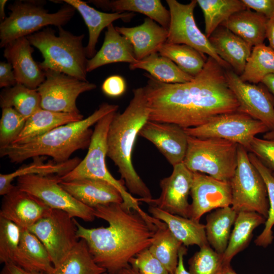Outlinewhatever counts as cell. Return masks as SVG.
Here are the masks:
<instances>
[{
  "instance_id": "6da1fadb",
  "label": "cell",
  "mask_w": 274,
  "mask_h": 274,
  "mask_svg": "<svg viewBox=\"0 0 274 274\" xmlns=\"http://www.w3.org/2000/svg\"><path fill=\"white\" fill-rule=\"evenodd\" d=\"M145 75L148 80L143 88L150 110L149 121L193 128L239 108L228 85L225 69L210 56L201 72L189 82L165 83Z\"/></svg>"
},
{
  "instance_id": "7a4b0ae2",
  "label": "cell",
  "mask_w": 274,
  "mask_h": 274,
  "mask_svg": "<svg viewBox=\"0 0 274 274\" xmlns=\"http://www.w3.org/2000/svg\"><path fill=\"white\" fill-rule=\"evenodd\" d=\"M95 217L107 221V227L87 228L75 219L77 236L85 241L95 262L110 274H117L129 261L152 244L163 222L148 214L127 210L122 203L94 208Z\"/></svg>"
},
{
  "instance_id": "3957f363",
  "label": "cell",
  "mask_w": 274,
  "mask_h": 274,
  "mask_svg": "<svg viewBox=\"0 0 274 274\" xmlns=\"http://www.w3.org/2000/svg\"><path fill=\"white\" fill-rule=\"evenodd\" d=\"M133 97L121 113L116 112L107 136V156L117 166L118 172L131 195L145 202L152 198L151 192L133 167V147L140 131L149 121L150 110L143 87L133 91Z\"/></svg>"
},
{
  "instance_id": "277c9868",
  "label": "cell",
  "mask_w": 274,
  "mask_h": 274,
  "mask_svg": "<svg viewBox=\"0 0 274 274\" xmlns=\"http://www.w3.org/2000/svg\"><path fill=\"white\" fill-rule=\"evenodd\" d=\"M118 109V105L102 103L81 120L57 127L23 144L0 147V156H6L13 163L44 156L52 157L56 163L66 162L75 151L88 148L93 131L90 127Z\"/></svg>"
},
{
  "instance_id": "5b68a950",
  "label": "cell",
  "mask_w": 274,
  "mask_h": 274,
  "mask_svg": "<svg viewBox=\"0 0 274 274\" xmlns=\"http://www.w3.org/2000/svg\"><path fill=\"white\" fill-rule=\"evenodd\" d=\"M58 33L50 27L30 35L26 38L31 45L42 53L44 60L39 64L44 71L53 70L80 80H87L84 34L76 35L58 27Z\"/></svg>"
},
{
  "instance_id": "8992f818",
  "label": "cell",
  "mask_w": 274,
  "mask_h": 274,
  "mask_svg": "<svg viewBox=\"0 0 274 274\" xmlns=\"http://www.w3.org/2000/svg\"><path fill=\"white\" fill-rule=\"evenodd\" d=\"M44 1H17L9 5L10 13L0 24V47L39 31L44 27H62L75 14L76 9L65 3L57 12L49 13Z\"/></svg>"
},
{
  "instance_id": "52a82bcc",
  "label": "cell",
  "mask_w": 274,
  "mask_h": 274,
  "mask_svg": "<svg viewBox=\"0 0 274 274\" xmlns=\"http://www.w3.org/2000/svg\"><path fill=\"white\" fill-rule=\"evenodd\" d=\"M116 112H111L100 119L96 124L83 160L71 171L59 176L63 181H70L84 178H92L107 181L121 193L123 206L127 210H135L143 215L147 213L142 210L138 198L128 191L124 181L116 179L109 171L106 163L107 153V136L110 124Z\"/></svg>"
},
{
  "instance_id": "ba28073f",
  "label": "cell",
  "mask_w": 274,
  "mask_h": 274,
  "mask_svg": "<svg viewBox=\"0 0 274 274\" xmlns=\"http://www.w3.org/2000/svg\"><path fill=\"white\" fill-rule=\"evenodd\" d=\"M238 145L219 138H198L188 135L183 163L191 172L230 182L237 164Z\"/></svg>"
},
{
  "instance_id": "9c48e42d",
  "label": "cell",
  "mask_w": 274,
  "mask_h": 274,
  "mask_svg": "<svg viewBox=\"0 0 274 274\" xmlns=\"http://www.w3.org/2000/svg\"><path fill=\"white\" fill-rule=\"evenodd\" d=\"M229 182L232 194L231 207L237 213L254 212L267 218L269 202L265 182L251 163L248 151L239 145L236 168Z\"/></svg>"
},
{
  "instance_id": "30bf717a",
  "label": "cell",
  "mask_w": 274,
  "mask_h": 274,
  "mask_svg": "<svg viewBox=\"0 0 274 274\" xmlns=\"http://www.w3.org/2000/svg\"><path fill=\"white\" fill-rule=\"evenodd\" d=\"M28 229L43 244L55 268L63 262L80 239L75 218L57 209H51Z\"/></svg>"
},
{
  "instance_id": "8fae6325",
  "label": "cell",
  "mask_w": 274,
  "mask_h": 274,
  "mask_svg": "<svg viewBox=\"0 0 274 274\" xmlns=\"http://www.w3.org/2000/svg\"><path fill=\"white\" fill-rule=\"evenodd\" d=\"M59 175H28L16 179V186L37 197L52 209L67 213L73 218L91 222L96 218L94 208L80 202L60 185Z\"/></svg>"
},
{
  "instance_id": "7c38bea8",
  "label": "cell",
  "mask_w": 274,
  "mask_h": 274,
  "mask_svg": "<svg viewBox=\"0 0 274 274\" xmlns=\"http://www.w3.org/2000/svg\"><path fill=\"white\" fill-rule=\"evenodd\" d=\"M184 130L189 136L226 140L242 146L247 151L254 137L269 131L263 123L238 110L216 116L202 125Z\"/></svg>"
},
{
  "instance_id": "4fadbf2b",
  "label": "cell",
  "mask_w": 274,
  "mask_h": 274,
  "mask_svg": "<svg viewBox=\"0 0 274 274\" xmlns=\"http://www.w3.org/2000/svg\"><path fill=\"white\" fill-rule=\"evenodd\" d=\"M169 7L170 19L166 43L184 44L214 59L225 70L230 66L216 53L209 39L196 25L194 10L196 0L183 4L176 0H166Z\"/></svg>"
},
{
  "instance_id": "5bb4252c",
  "label": "cell",
  "mask_w": 274,
  "mask_h": 274,
  "mask_svg": "<svg viewBox=\"0 0 274 274\" xmlns=\"http://www.w3.org/2000/svg\"><path fill=\"white\" fill-rule=\"evenodd\" d=\"M45 80L37 89L41 108L53 112L80 113L76 105L82 93L93 90L96 85L88 81L53 70H46Z\"/></svg>"
},
{
  "instance_id": "9a60e30c",
  "label": "cell",
  "mask_w": 274,
  "mask_h": 274,
  "mask_svg": "<svg viewBox=\"0 0 274 274\" xmlns=\"http://www.w3.org/2000/svg\"><path fill=\"white\" fill-rule=\"evenodd\" d=\"M228 85L239 105L238 111L244 112L274 130V100L270 94L259 85L243 81L232 69L225 70Z\"/></svg>"
},
{
  "instance_id": "2e32d148",
  "label": "cell",
  "mask_w": 274,
  "mask_h": 274,
  "mask_svg": "<svg viewBox=\"0 0 274 274\" xmlns=\"http://www.w3.org/2000/svg\"><path fill=\"white\" fill-rule=\"evenodd\" d=\"M193 172L183 162L173 166L170 175L160 180L161 193L157 198L145 201L150 205L174 215L190 218V194Z\"/></svg>"
},
{
  "instance_id": "e0dca14e",
  "label": "cell",
  "mask_w": 274,
  "mask_h": 274,
  "mask_svg": "<svg viewBox=\"0 0 274 274\" xmlns=\"http://www.w3.org/2000/svg\"><path fill=\"white\" fill-rule=\"evenodd\" d=\"M190 195V218L198 221L202 216L214 209L231 205L230 182L200 173H193Z\"/></svg>"
},
{
  "instance_id": "ac0fdd59",
  "label": "cell",
  "mask_w": 274,
  "mask_h": 274,
  "mask_svg": "<svg viewBox=\"0 0 274 274\" xmlns=\"http://www.w3.org/2000/svg\"><path fill=\"white\" fill-rule=\"evenodd\" d=\"M139 135L151 142L173 166L183 162L188 146V135L181 126L149 120Z\"/></svg>"
},
{
  "instance_id": "d6986e66",
  "label": "cell",
  "mask_w": 274,
  "mask_h": 274,
  "mask_svg": "<svg viewBox=\"0 0 274 274\" xmlns=\"http://www.w3.org/2000/svg\"><path fill=\"white\" fill-rule=\"evenodd\" d=\"M51 209L39 198L15 186L3 196L0 217L28 229Z\"/></svg>"
},
{
  "instance_id": "ffe728a7",
  "label": "cell",
  "mask_w": 274,
  "mask_h": 274,
  "mask_svg": "<svg viewBox=\"0 0 274 274\" xmlns=\"http://www.w3.org/2000/svg\"><path fill=\"white\" fill-rule=\"evenodd\" d=\"M32 47L26 37L20 38L4 47V56L11 64L17 83L37 89L45 80V73L32 57Z\"/></svg>"
},
{
  "instance_id": "44dd1931",
  "label": "cell",
  "mask_w": 274,
  "mask_h": 274,
  "mask_svg": "<svg viewBox=\"0 0 274 274\" xmlns=\"http://www.w3.org/2000/svg\"><path fill=\"white\" fill-rule=\"evenodd\" d=\"M59 183L75 199L92 208L123 202L122 195L118 189L102 180L84 178L70 181L60 180Z\"/></svg>"
},
{
  "instance_id": "7402d4cb",
  "label": "cell",
  "mask_w": 274,
  "mask_h": 274,
  "mask_svg": "<svg viewBox=\"0 0 274 274\" xmlns=\"http://www.w3.org/2000/svg\"><path fill=\"white\" fill-rule=\"evenodd\" d=\"M115 28L130 42L138 60L158 52L160 47L166 42L168 36L167 29L148 17L140 25L131 27L115 26Z\"/></svg>"
},
{
  "instance_id": "603a6c76",
  "label": "cell",
  "mask_w": 274,
  "mask_h": 274,
  "mask_svg": "<svg viewBox=\"0 0 274 274\" xmlns=\"http://www.w3.org/2000/svg\"><path fill=\"white\" fill-rule=\"evenodd\" d=\"M209 40L217 55L240 76L251 53L252 46L222 25L213 32Z\"/></svg>"
},
{
  "instance_id": "cb8c5ba5",
  "label": "cell",
  "mask_w": 274,
  "mask_h": 274,
  "mask_svg": "<svg viewBox=\"0 0 274 274\" xmlns=\"http://www.w3.org/2000/svg\"><path fill=\"white\" fill-rule=\"evenodd\" d=\"M137 61L130 42L112 23L107 28L101 48L92 58L88 59L87 72H91L108 64L126 62L130 64Z\"/></svg>"
},
{
  "instance_id": "d4e9b609",
  "label": "cell",
  "mask_w": 274,
  "mask_h": 274,
  "mask_svg": "<svg viewBox=\"0 0 274 274\" xmlns=\"http://www.w3.org/2000/svg\"><path fill=\"white\" fill-rule=\"evenodd\" d=\"M62 2L73 6L78 11L87 26L89 40L85 49L88 59L92 58L96 53V46L98 39L105 28H107L116 20L128 21L134 16L132 12H102L81 0H64Z\"/></svg>"
},
{
  "instance_id": "484cf974",
  "label": "cell",
  "mask_w": 274,
  "mask_h": 274,
  "mask_svg": "<svg viewBox=\"0 0 274 274\" xmlns=\"http://www.w3.org/2000/svg\"><path fill=\"white\" fill-rule=\"evenodd\" d=\"M148 211L153 217L164 222L184 246L197 245L200 248L209 245L205 225L199 221L172 214L152 205H150Z\"/></svg>"
},
{
  "instance_id": "4316f807",
  "label": "cell",
  "mask_w": 274,
  "mask_h": 274,
  "mask_svg": "<svg viewBox=\"0 0 274 274\" xmlns=\"http://www.w3.org/2000/svg\"><path fill=\"white\" fill-rule=\"evenodd\" d=\"M12 263L26 270L42 272L45 274H51L54 270L43 244L26 228H22L19 248Z\"/></svg>"
},
{
  "instance_id": "83f0119b",
  "label": "cell",
  "mask_w": 274,
  "mask_h": 274,
  "mask_svg": "<svg viewBox=\"0 0 274 274\" xmlns=\"http://www.w3.org/2000/svg\"><path fill=\"white\" fill-rule=\"evenodd\" d=\"M83 118L81 113L56 112L40 108L27 119L22 132L12 144L24 143L57 127Z\"/></svg>"
},
{
  "instance_id": "f1b7e54d",
  "label": "cell",
  "mask_w": 274,
  "mask_h": 274,
  "mask_svg": "<svg viewBox=\"0 0 274 274\" xmlns=\"http://www.w3.org/2000/svg\"><path fill=\"white\" fill-rule=\"evenodd\" d=\"M268 20L264 15L246 9L233 14L221 25L254 47L264 44Z\"/></svg>"
},
{
  "instance_id": "f546056e",
  "label": "cell",
  "mask_w": 274,
  "mask_h": 274,
  "mask_svg": "<svg viewBox=\"0 0 274 274\" xmlns=\"http://www.w3.org/2000/svg\"><path fill=\"white\" fill-rule=\"evenodd\" d=\"M91 3L98 8L113 12H137L152 19L168 30L170 12L159 0H92Z\"/></svg>"
},
{
  "instance_id": "4dcf8cb0",
  "label": "cell",
  "mask_w": 274,
  "mask_h": 274,
  "mask_svg": "<svg viewBox=\"0 0 274 274\" xmlns=\"http://www.w3.org/2000/svg\"><path fill=\"white\" fill-rule=\"evenodd\" d=\"M266 219L254 212L237 213L227 248L223 254L225 265L230 264L234 256L244 250L251 241L254 230L265 223Z\"/></svg>"
},
{
  "instance_id": "1f68e13d",
  "label": "cell",
  "mask_w": 274,
  "mask_h": 274,
  "mask_svg": "<svg viewBox=\"0 0 274 274\" xmlns=\"http://www.w3.org/2000/svg\"><path fill=\"white\" fill-rule=\"evenodd\" d=\"M237 213L231 206L216 209L206 217L205 231L209 244L219 254L225 252Z\"/></svg>"
},
{
  "instance_id": "d6a6232c",
  "label": "cell",
  "mask_w": 274,
  "mask_h": 274,
  "mask_svg": "<svg viewBox=\"0 0 274 274\" xmlns=\"http://www.w3.org/2000/svg\"><path fill=\"white\" fill-rule=\"evenodd\" d=\"M130 70L142 69L157 80L165 83H183L191 81L193 77L182 71L173 61L153 53L129 65Z\"/></svg>"
},
{
  "instance_id": "836d02e7",
  "label": "cell",
  "mask_w": 274,
  "mask_h": 274,
  "mask_svg": "<svg viewBox=\"0 0 274 274\" xmlns=\"http://www.w3.org/2000/svg\"><path fill=\"white\" fill-rule=\"evenodd\" d=\"M34 158L36 159L35 161L21 167L12 173L0 174L1 195H5L14 188L15 186L12 184V182L14 179L28 175L57 174L62 176L73 170L81 161L80 158L75 157L62 163L54 162L45 163L42 161V158L40 157Z\"/></svg>"
},
{
  "instance_id": "e575fe53",
  "label": "cell",
  "mask_w": 274,
  "mask_h": 274,
  "mask_svg": "<svg viewBox=\"0 0 274 274\" xmlns=\"http://www.w3.org/2000/svg\"><path fill=\"white\" fill-rule=\"evenodd\" d=\"M41 96L37 89L17 83L3 89L0 94L2 109L12 108L27 119L41 107Z\"/></svg>"
},
{
  "instance_id": "d590c367",
  "label": "cell",
  "mask_w": 274,
  "mask_h": 274,
  "mask_svg": "<svg viewBox=\"0 0 274 274\" xmlns=\"http://www.w3.org/2000/svg\"><path fill=\"white\" fill-rule=\"evenodd\" d=\"M158 52L173 61L182 71L193 77L203 68L208 57L195 49L184 44L165 43Z\"/></svg>"
},
{
  "instance_id": "8d00e7d4",
  "label": "cell",
  "mask_w": 274,
  "mask_h": 274,
  "mask_svg": "<svg viewBox=\"0 0 274 274\" xmlns=\"http://www.w3.org/2000/svg\"><path fill=\"white\" fill-rule=\"evenodd\" d=\"M204 18L205 35L213 32L233 14L247 9L242 0H196Z\"/></svg>"
},
{
  "instance_id": "74e56055",
  "label": "cell",
  "mask_w": 274,
  "mask_h": 274,
  "mask_svg": "<svg viewBox=\"0 0 274 274\" xmlns=\"http://www.w3.org/2000/svg\"><path fill=\"white\" fill-rule=\"evenodd\" d=\"M106 269L98 265L85 240L80 239L71 252L51 274H102Z\"/></svg>"
},
{
  "instance_id": "f35d334b",
  "label": "cell",
  "mask_w": 274,
  "mask_h": 274,
  "mask_svg": "<svg viewBox=\"0 0 274 274\" xmlns=\"http://www.w3.org/2000/svg\"><path fill=\"white\" fill-rule=\"evenodd\" d=\"M271 74H274V51L262 44L253 47L244 70L239 76L244 82L257 84Z\"/></svg>"
},
{
  "instance_id": "ab89813d",
  "label": "cell",
  "mask_w": 274,
  "mask_h": 274,
  "mask_svg": "<svg viewBox=\"0 0 274 274\" xmlns=\"http://www.w3.org/2000/svg\"><path fill=\"white\" fill-rule=\"evenodd\" d=\"M183 245L165 224L156 230L148 249L172 273L177 267L179 251Z\"/></svg>"
},
{
  "instance_id": "60d3db41",
  "label": "cell",
  "mask_w": 274,
  "mask_h": 274,
  "mask_svg": "<svg viewBox=\"0 0 274 274\" xmlns=\"http://www.w3.org/2000/svg\"><path fill=\"white\" fill-rule=\"evenodd\" d=\"M248 155L251 163L262 176L267 191L269 202L268 216L264 223V228L254 241L256 245L265 248L272 243L273 239L272 229L274 225V177L272 172L254 154L249 152Z\"/></svg>"
},
{
  "instance_id": "b9f144b4",
  "label": "cell",
  "mask_w": 274,
  "mask_h": 274,
  "mask_svg": "<svg viewBox=\"0 0 274 274\" xmlns=\"http://www.w3.org/2000/svg\"><path fill=\"white\" fill-rule=\"evenodd\" d=\"M191 274H222L224 266L223 255L210 245L200 248L188 261Z\"/></svg>"
},
{
  "instance_id": "7bdbcfd3",
  "label": "cell",
  "mask_w": 274,
  "mask_h": 274,
  "mask_svg": "<svg viewBox=\"0 0 274 274\" xmlns=\"http://www.w3.org/2000/svg\"><path fill=\"white\" fill-rule=\"evenodd\" d=\"M22 228L11 221L0 217V262H13L19 248Z\"/></svg>"
},
{
  "instance_id": "ee69618b",
  "label": "cell",
  "mask_w": 274,
  "mask_h": 274,
  "mask_svg": "<svg viewBox=\"0 0 274 274\" xmlns=\"http://www.w3.org/2000/svg\"><path fill=\"white\" fill-rule=\"evenodd\" d=\"M27 119L12 108L2 109L0 120V147L12 144L22 132Z\"/></svg>"
},
{
  "instance_id": "f6af8a7d",
  "label": "cell",
  "mask_w": 274,
  "mask_h": 274,
  "mask_svg": "<svg viewBox=\"0 0 274 274\" xmlns=\"http://www.w3.org/2000/svg\"><path fill=\"white\" fill-rule=\"evenodd\" d=\"M129 265L140 274H170L163 264L146 249L132 258Z\"/></svg>"
},
{
  "instance_id": "bcb514c9",
  "label": "cell",
  "mask_w": 274,
  "mask_h": 274,
  "mask_svg": "<svg viewBox=\"0 0 274 274\" xmlns=\"http://www.w3.org/2000/svg\"><path fill=\"white\" fill-rule=\"evenodd\" d=\"M268 169L274 172V142L272 140L254 137L249 149Z\"/></svg>"
},
{
  "instance_id": "7dc6e473",
  "label": "cell",
  "mask_w": 274,
  "mask_h": 274,
  "mask_svg": "<svg viewBox=\"0 0 274 274\" xmlns=\"http://www.w3.org/2000/svg\"><path fill=\"white\" fill-rule=\"evenodd\" d=\"M126 88L124 78L119 75H112L107 78L101 86L102 92L110 97H118L122 95Z\"/></svg>"
},
{
  "instance_id": "c3c4849f",
  "label": "cell",
  "mask_w": 274,
  "mask_h": 274,
  "mask_svg": "<svg viewBox=\"0 0 274 274\" xmlns=\"http://www.w3.org/2000/svg\"><path fill=\"white\" fill-rule=\"evenodd\" d=\"M247 9H253L268 20L274 18V0H242Z\"/></svg>"
},
{
  "instance_id": "681fc988",
  "label": "cell",
  "mask_w": 274,
  "mask_h": 274,
  "mask_svg": "<svg viewBox=\"0 0 274 274\" xmlns=\"http://www.w3.org/2000/svg\"><path fill=\"white\" fill-rule=\"evenodd\" d=\"M17 83L12 66L8 62H0V87H12Z\"/></svg>"
},
{
  "instance_id": "f907efd6",
  "label": "cell",
  "mask_w": 274,
  "mask_h": 274,
  "mask_svg": "<svg viewBox=\"0 0 274 274\" xmlns=\"http://www.w3.org/2000/svg\"><path fill=\"white\" fill-rule=\"evenodd\" d=\"M0 274H45L42 272L26 270L16 264L10 262L4 264Z\"/></svg>"
},
{
  "instance_id": "816d5d0a",
  "label": "cell",
  "mask_w": 274,
  "mask_h": 274,
  "mask_svg": "<svg viewBox=\"0 0 274 274\" xmlns=\"http://www.w3.org/2000/svg\"><path fill=\"white\" fill-rule=\"evenodd\" d=\"M187 251L186 246L183 245L179 251L177 267L175 270L170 274H191L186 269L184 264V256L186 254Z\"/></svg>"
},
{
  "instance_id": "f5cc1de1",
  "label": "cell",
  "mask_w": 274,
  "mask_h": 274,
  "mask_svg": "<svg viewBox=\"0 0 274 274\" xmlns=\"http://www.w3.org/2000/svg\"><path fill=\"white\" fill-rule=\"evenodd\" d=\"M266 37L269 42V46L274 51V18L267 21Z\"/></svg>"
},
{
  "instance_id": "db71d44e",
  "label": "cell",
  "mask_w": 274,
  "mask_h": 274,
  "mask_svg": "<svg viewBox=\"0 0 274 274\" xmlns=\"http://www.w3.org/2000/svg\"><path fill=\"white\" fill-rule=\"evenodd\" d=\"M262 83L274 95V74L266 76L262 81Z\"/></svg>"
},
{
  "instance_id": "11a10c76",
  "label": "cell",
  "mask_w": 274,
  "mask_h": 274,
  "mask_svg": "<svg viewBox=\"0 0 274 274\" xmlns=\"http://www.w3.org/2000/svg\"><path fill=\"white\" fill-rule=\"evenodd\" d=\"M117 274H140L139 272L130 265L119 270Z\"/></svg>"
},
{
  "instance_id": "9f6ffc18",
  "label": "cell",
  "mask_w": 274,
  "mask_h": 274,
  "mask_svg": "<svg viewBox=\"0 0 274 274\" xmlns=\"http://www.w3.org/2000/svg\"><path fill=\"white\" fill-rule=\"evenodd\" d=\"M7 0L0 1V20L1 22H3L7 17L5 14V6L7 2Z\"/></svg>"
},
{
  "instance_id": "6f0895ef",
  "label": "cell",
  "mask_w": 274,
  "mask_h": 274,
  "mask_svg": "<svg viewBox=\"0 0 274 274\" xmlns=\"http://www.w3.org/2000/svg\"><path fill=\"white\" fill-rule=\"evenodd\" d=\"M222 274H237L231 268L230 264L225 265L223 268Z\"/></svg>"
},
{
  "instance_id": "680465c9",
  "label": "cell",
  "mask_w": 274,
  "mask_h": 274,
  "mask_svg": "<svg viewBox=\"0 0 274 274\" xmlns=\"http://www.w3.org/2000/svg\"><path fill=\"white\" fill-rule=\"evenodd\" d=\"M263 139L268 140L274 139V130L268 131L265 133Z\"/></svg>"
},
{
  "instance_id": "91938a15",
  "label": "cell",
  "mask_w": 274,
  "mask_h": 274,
  "mask_svg": "<svg viewBox=\"0 0 274 274\" xmlns=\"http://www.w3.org/2000/svg\"><path fill=\"white\" fill-rule=\"evenodd\" d=\"M102 274H110V273H109L107 272H105V273H102Z\"/></svg>"
},
{
  "instance_id": "94428289",
  "label": "cell",
  "mask_w": 274,
  "mask_h": 274,
  "mask_svg": "<svg viewBox=\"0 0 274 274\" xmlns=\"http://www.w3.org/2000/svg\"><path fill=\"white\" fill-rule=\"evenodd\" d=\"M272 174L273 176L274 177V172H272Z\"/></svg>"
},
{
  "instance_id": "6125c7cd",
  "label": "cell",
  "mask_w": 274,
  "mask_h": 274,
  "mask_svg": "<svg viewBox=\"0 0 274 274\" xmlns=\"http://www.w3.org/2000/svg\"><path fill=\"white\" fill-rule=\"evenodd\" d=\"M272 140V141H273L274 142V139H273V140Z\"/></svg>"
}]
</instances>
